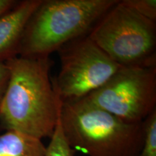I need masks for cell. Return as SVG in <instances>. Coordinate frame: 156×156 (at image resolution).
Instances as JSON below:
<instances>
[{
	"label": "cell",
	"instance_id": "obj_1",
	"mask_svg": "<svg viewBox=\"0 0 156 156\" xmlns=\"http://www.w3.org/2000/svg\"><path fill=\"white\" fill-rule=\"evenodd\" d=\"M5 62L9 75L0 103V129L51 138L62 102L50 77V57L15 56Z\"/></svg>",
	"mask_w": 156,
	"mask_h": 156
},
{
	"label": "cell",
	"instance_id": "obj_9",
	"mask_svg": "<svg viewBox=\"0 0 156 156\" xmlns=\"http://www.w3.org/2000/svg\"><path fill=\"white\" fill-rule=\"evenodd\" d=\"M75 153L64 137L59 116L49 144L46 147L45 156H74Z\"/></svg>",
	"mask_w": 156,
	"mask_h": 156
},
{
	"label": "cell",
	"instance_id": "obj_11",
	"mask_svg": "<svg viewBox=\"0 0 156 156\" xmlns=\"http://www.w3.org/2000/svg\"><path fill=\"white\" fill-rule=\"evenodd\" d=\"M123 5L152 21H156L155 0H122Z\"/></svg>",
	"mask_w": 156,
	"mask_h": 156
},
{
	"label": "cell",
	"instance_id": "obj_4",
	"mask_svg": "<svg viewBox=\"0 0 156 156\" xmlns=\"http://www.w3.org/2000/svg\"><path fill=\"white\" fill-rule=\"evenodd\" d=\"M90 38L121 67L156 66V24L119 2L90 31Z\"/></svg>",
	"mask_w": 156,
	"mask_h": 156
},
{
	"label": "cell",
	"instance_id": "obj_10",
	"mask_svg": "<svg viewBox=\"0 0 156 156\" xmlns=\"http://www.w3.org/2000/svg\"><path fill=\"white\" fill-rule=\"evenodd\" d=\"M143 123L145 136L138 156H156V110Z\"/></svg>",
	"mask_w": 156,
	"mask_h": 156
},
{
	"label": "cell",
	"instance_id": "obj_5",
	"mask_svg": "<svg viewBox=\"0 0 156 156\" xmlns=\"http://www.w3.org/2000/svg\"><path fill=\"white\" fill-rule=\"evenodd\" d=\"M128 123H142L156 110V66L121 67L85 98Z\"/></svg>",
	"mask_w": 156,
	"mask_h": 156
},
{
	"label": "cell",
	"instance_id": "obj_3",
	"mask_svg": "<svg viewBox=\"0 0 156 156\" xmlns=\"http://www.w3.org/2000/svg\"><path fill=\"white\" fill-rule=\"evenodd\" d=\"M119 0H42L29 18L18 56L48 57L72 41L88 35Z\"/></svg>",
	"mask_w": 156,
	"mask_h": 156
},
{
	"label": "cell",
	"instance_id": "obj_6",
	"mask_svg": "<svg viewBox=\"0 0 156 156\" xmlns=\"http://www.w3.org/2000/svg\"><path fill=\"white\" fill-rule=\"evenodd\" d=\"M58 52L61 66L52 83L62 103L85 98L104 85L121 67L88 35L67 43Z\"/></svg>",
	"mask_w": 156,
	"mask_h": 156
},
{
	"label": "cell",
	"instance_id": "obj_12",
	"mask_svg": "<svg viewBox=\"0 0 156 156\" xmlns=\"http://www.w3.org/2000/svg\"><path fill=\"white\" fill-rule=\"evenodd\" d=\"M9 69L5 62H0V103L7 88L9 80Z\"/></svg>",
	"mask_w": 156,
	"mask_h": 156
},
{
	"label": "cell",
	"instance_id": "obj_13",
	"mask_svg": "<svg viewBox=\"0 0 156 156\" xmlns=\"http://www.w3.org/2000/svg\"><path fill=\"white\" fill-rule=\"evenodd\" d=\"M17 1L14 0H0V17L14 7Z\"/></svg>",
	"mask_w": 156,
	"mask_h": 156
},
{
	"label": "cell",
	"instance_id": "obj_8",
	"mask_svg": "<svg viewBox=\"0 0 156 156\" xmlns=\"http://www.w3.org/2000/svg\"><path fill=\"white\" fill-rule=\"evenodd\" d=\"M46 146L41 140L16 131L0 134V156H45Z\"/></svg>",
	"mask_w": 156,
	"mask_h": 156
},
{
	"label": "cell",
	"instance_id": "obj_7",
	"mask_svg": "<svg viewBox=\"0 0 156 156\" xmlns=\"http://www.w3.org/2000/svg\"><path fill=\"white\" fill-rule=\"evenodd\" d=\"M42 0L17 2L14 7L0 17V62L18 56L25 27Z\"/></svg>",
	"mask_w": 156,
	"mask_h": 156
},
{
	"label": "cell",
	"instance_id": "obj_2",
	"mask_svg": "<svg viewBox=\"0 0 156 156\" xmlns=\"http://www.w3.org/2000/svg\"><path fill=\"white\" fill-rule=\"evenodd\" d=\"M60 122L73 151L87 156H138L143 145L144 123H128L84 98L62 103Z\"/></svg>",
	"mask_w": 156,
	"mask_h": 156
}]
</instances>
